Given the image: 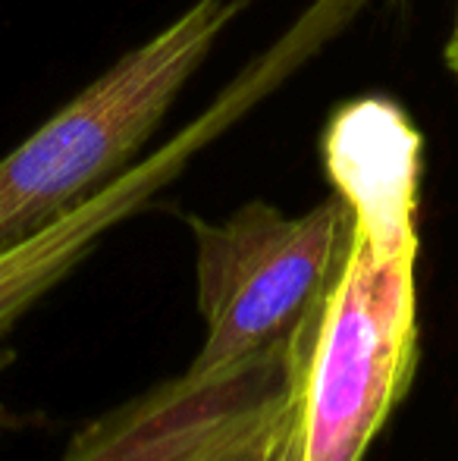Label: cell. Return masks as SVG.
Instances as JSON below:
<instances>
[{
  "label": "cell",
  "instance_id": "5b68a950",
  "mask_svg": "<svg viewBox=\"0 0 458 461\" xmlns=\"http://www.w3.org/2000/svg\"><path fill=\"white\" fill-rule=\"evenodd\" d=\"M311 327H308L301 352L295 358L292 383H289L286 399H283L280 411L274 414L270 427L264 430V437L257 439L255 452L245 461H305V446H301V376H305V355H308V339H311Z\"/></svg>",
  "mask_w": 458,
  "mask_h": 461
},
{
  "label": "cell",
  "instance_id": "8992f818",
  "mask_svg": "<svg viewBox=\"0 0 458 461\" xmlns=\"http://www.w3.org/2000/svg\"><path fill=\"white\" fill-rule=\"evenodd\" d=\"M443 60H446L449 73L458 79V0H455V19H453V29H449V38L443 44Z\"/></svg>",
  "mask_w": 458,
  "mask_h": 461
},
{
  "label": "cell",
  "instance_id": "3957f363",
  "mask_svg": "<svg viewBox=\"0 0 458 461\" xmlns=\"http://www.w3.org/2000/svg\"><path fill=\"white\" fill-rule=\"evenodd\" d=\"M204 339L189 370L220 374L283 348L320 308L352 236V211L330 192L289 217L245 201L227 220L189 217Z\"/></svg>",
  "mask_w": 458,
  "mask_h": 461
},
{
  "label": "cell",
  "instance_id": "277c9868",
  "mask_svg": "<svg viewBox=\"0 0 458 461\" xmlns=\"http://www.w3.org/2000/svg\"><path fill=\"white\" fill-rule=\"evenodd\" d=\"M327 44L330 25L318 13H299L267 50L245 63L242 73L208 104V110L173 132L164 145L148 151L92 201L50 223L48 230L0 251V346L41 298H48L82 261L92 258V251L116 226L145 211L164 188L189 170L204 148L223 139L257 104L280 92Z\"/></svg>",
  "mask_w": 458,
  "mask_h": 461
},
{
  "label": "cell",
  "instance_id": "7a4b0ae2",
  "mask_svg": "<svg viewBox=\"0 0 458 461\" xmlns=\"http://www.w3.org/2000/svg\"><path fill=\"white\" fill-rule=\"evenodd\" d=\"M418 239L352 220L346 258L314 317L301 376L305 461H364L418 361Z\"/></svg>",
  "mask_w": 458,
  "mask_h": 461
},
{
  "label": "cell",
  "instance_id": "6da1fadb",
  "mask_svg": "<svg viewBox=\"0 0 458 461\" xmlns=\"http://www.w3.org/2000/svg\"><path fill=\"white\" fill-rule=\"evenodd\" d=\"M248 0H195L0 158V251L73 213L129 167Z\"/></svg>",
  "mask_w": 458,
  "mask_h": 461
}]
</instances>
